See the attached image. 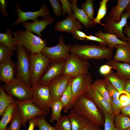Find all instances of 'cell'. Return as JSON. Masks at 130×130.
<instances>
[{
  "label": "cell",
  "instance_id": "6da1fadb",
  "mask_svg": "<svg viewBox=\"0 0 130 130\" xmlns=\"http://www.w3.org/2000/svg\"><path fill=\"white\" fill-rule=\"evenodd\" d=\"M71 108L93 124L99 126L104 124L103 116L98 107L86 94L78 97Z\"/></svg>",
  "mask_w": 130,
  "mask_h": 130
},
{
  "label": "cell",
  "instance_id": "7a4b0ae2",
  "mask_svg": "<svg viewBox=\"0 0 130 130\" xmlns=\"http://www.w3.org/2000/svg\"><path fill=\"white\" fill-rule=\"evenodd\" d=\"M70 52L85 60L91 59H106L110 60L113 55V49L100 44H75L72 46Z\"/></svg>",
  "mask_w": 130,
  "mask_h": 130
},
{
  "label": "cell",
  "instance_id": "3957f363",
  "mask_svg": "<svg viewBox=\"0 0 130 130\" xmlns=\"http://www.w3.org/2000/svg\"><path fill=\"white\" fill-rule=\"evenodd\" d=\"M14 35L18 45L22 46L30 53H41L46 46V42L45 40L34 35L29 30L15 31Z\"/></svg>",
  "mask_w": 130,
  "mask_h": 130
},
{
  "label": "cell",
  "instance_id": "277c9868",
  "mask_svg": "<svg viewBox=\"0 0 130 130\" xmlns=\"http://www.w3.org/2000/svg\"><path fill=\"white\" fill-rule=\"evenodd\" d=\"M17 61L16 64L17 78L27 86L31 87L29 55L23 46L18 45L16 50Z\"/></svg>",
  "mask_w": 130,
  "mask_h": 130
},
{
  "label": "cell",
  "instance_id": "5b68a950",
  "mask_svg": "<svg viewBox=\"0 0 130 130\" xmlns=\"http://www.w3.org/2000/svg\"><path fill=\"white\" fill-rule=\"evenodd\" d=\"M31 87L38 84L50 63L48 59L41 52L30 53L29 55Z\"/></svg>",
  "mask_w": 130,
  "mask_h": 130
},
{
  "label": "cell",
  "instance_id": "8992f818",
  "mask_svg": "<svg viewBox=\"0 0 130 130\" xmlns=\"http://www.w3.org/2000/svg\"><path fill=\"white\" fill-rule=\"evenodd\" d=\"M71 44H65L63 37L60 36L58 44L54 46L49 47L46 46L41 53L49 60L50 63L65 61L70 57Z\"/></svg>",
  "mask_w": 130,
  "mask_h": 130
},
{
  "label": "cell",
  "instance_id": "52a82bcc",
  "mask_svg": "<svg viewBox=\"0 0 130 130\" xmlns=\"http://www.w3.org/2000/svg\"><path fill=\"white\" fill-rule=\"evenodd\" d=\"M6 93L18 100L24 101L31 99L32 95V87L28 86L16 78L5 83L2 86Z\"/></svg>",
  "mask_w": 130,
  "mask_h": 130
},
{
  "label": "cell",
  "instance_id": "ba28073f",
  "mask_svg": "<svg viewBox=\"0 0 130 130\" xmlns=\"http://www.w3.org/2000/svg\"><path fill=\"white\" fill-rule=\"evenodd\" d=\"M72 98L70 109L79 97L86 94L92 82L91 74L88 72L72 78L71 79Z\"/></svg>",
  "mask_w": 130,
  "mask_h": 130
},
{
  "label": "cell",
  "instance_id": "9c48e42d",
  "mask_svg": "<svg viewBox=\"0 0 130 130\" xmlns=\"http://www.w3.org/2000/svg\"><path fill=\"white\" fill-rule=\"evenodd\" d=\"M90 65L86 60L72 53L65 61L63 74L72 78L88 72Z\"/></svg>",
  "mask_w": 130,
  "mask_h": 130
},
{
  "label": "cell",
  "instance_id": "30bf717a",
  "mask_svg": "<svg viewBox=\"0 0 130 130\" xmlns=\"http://www.w3.org/2000/svg\"><path fill=\"white\" fill-rule=\"evenodd\" d=\"M32 87V99L34 103L42 110L49 112L52 101L48 86L38 84Z\"/></svg>",
  "mask_w": 130,
  "mask_h": 130
},
{
  "label": "cell",
  "instance_id": "8fae6325",
  "mask_svg": "<svg viewBox=\"0 0 130 130\" xmlns=\"http://www.w3.org/2000/svg\"><path fill=\"white\" fill-rule=\"evenodd\" d=\"M15 103L19 110L23 119L22 126H26L27 122L37 116L46 115L48 112L44 111L34 104L32 98L24 101L15 100Z\"/></svg>",
  "mask_w": 130,
  "mask_h": 130
},
{
  "label": "cell",
  "instance_id": "7c38bea8",
  "mask_svg": "<svg viewBox=\"0 0 130 130\" xmlns=\"http://www.w3.org/2000/svg\"><path fill=\"white\" fill-rule=\"evenodd\" d=\"M130 17V13L126 11L121 16L120 21L116 22L107 16L104 26V31L106 33L116 35L122 41H130L129 38L124 35L123 31V28L127 24V19Z\"/></svg>",
  "mask_w": 130,
  "mask_h": 130
},
{
  "label": "cell",
  "instance_id": "4fadbf2b",
  "mask_svg": "<svg viewBox=\"0 0 130 130\" xmlns=\"http://www.w3.org/2000/svg\"><path fill=\"white\" fill-rule=\"evenodd\" d=\"M16 9L14 12L18 13V16L16 20L12 24V26L17 25L26 21L29 20H32L33 21L38 20L39 17L43 18L50 16L49 11L47 6L44 4L40 9L36 12L28 11L23 12L21 10L17 2L16 4Z\"/></svg>",
  "mask_w": 130,
  "mask_h": 130
},
{
  "label": "cell",
  "instance_id": "5bb4252c",
  "mask_svg": "<svg viewBox=\"0 0 130 130\" xmlns=\"http://www.w3.org/2000/svg\"><path fill=\"white\" fill-rule=\"evenodd\" d=\"M72 78L63 74L57 77L47 85L52 101L60 100L69 80Z\"/></svg>",
  "mask_w": 130,
  "mask_h": 130
},
{
  "label": "cell",
  "instance_id": "9a60e30c",
  "mask_svg": "<svg viewBox=\"0 0 130 130\" xmlns=\"http://www.w3.org/2000/svg\"><path fill=\"white\" fill-rule=\"evenodd\" d=\"M65 61L51 63L41 78L38 84L48 85L55 78L63 74Z\"/></svg>",
  "mask_w": 130,
  "mask_h": 130
},
{
  "label": "cell",
  "instance_id": "2e32d148",
  "mask_svg": "<svg viewBox=\"0 0 130 130\" xmlns=\"http://www.w3.org/2000/svg\"><path fill=\"white\" fill-rule=\"evenodd\" d=\"M103 114H113L111 104L103 98L92 87V84L86 94Z\"/></svg>",
  "mask_w": 130,
  "mask_h": 130
},
{
  "label": "cell",
  "instance_id": "e0dca14e",
  "mask_svg": "<svg viewBox=\"0 0 130 130\" xmlns=\"http://www.w3.org/2000/svg\"><path fill=\"white\" fill-rule=\"evenodd\" d=\"M54 28L58 31L68 32L73 34L76 30H82V26L72 15H69L64 20L56 23Z\"/></svg>",
  "mask_w": 130,
  "mask_h": 130
},
{
  "label": "cell",
  "instance_id": "ac0fdd59",
  "mask_svg": "<svg viewBox=\"0 0 130 130\" xmlns=\"http://www.w3.org/2000/svg\"><path fill=\"white\" fill-rule=\"evenodd\" d=\"M16 64L9 57L0 64V80L5 83L13 79L15 75Z\"/></svg>",
  "mask_w": 130,
  "mask_h": 130
},
{
  "label": "cell",
  "instance_id": "d6986e66",
  "mask_svg": "<svg viewBox=\"0 0 130 130\" xmlns=\"http://www.w3.org/2000/svg\"><path fill=\"white\" fill-rule=\"evenodd\" d=\"M54 20L53 17L49 16L43 18L41 20L38 19L32 22L26 21L21 24L26 29L36 34L38 36L41 38L42 32L48 25L53 23Z\"/></svg>",
  "mask_w": 130,
  "mask_h": 130
},
{
  "label": "cell",
  "instance_id": "ffe728a7",
  "mask_svg": "<svg viewBox=\"0 0 130 130\" xmlns=\"http://www.w3.org/2000/svg\"><path fill=\"white\" fill-rule=\"evenodd\" d=\"M77 1V0L71 1V8L73 12L72 15L83 25L85 29L92 26L93 23V22L89 19L83 10L78 7Z\"/></svg>",
  "mask_w": 130,
  "mask_h": 130
},
{
  "label": "cell",
  "instance_id": "44dd1931",
  "mask_svg": "<svg viewBox=\"0 0 130 130\" xmlns=\"http://www.w3.org/2000/svg\"><path fill=\"white\" fill-rule=\"evenodd\" d=\"M107 63L108 65L116 70V72L114 73L116 76L125 80L130 79V64L111 60Z\"/></svg>",
  "mask_w": 130,
  "mask_h": 130
},
{
  "label": "cell",
  "instance_id": "7402d4cb",
  "mask_svg": "<svg viewBox=\"0 0 130 130\" xmlns=\"http://www.w3.org/2000/svg\"><path fill=\"white\" fill-rule=\"evenodd\" d=\"M116 6L111 9L107 16L116 22L120 20L121 16L124 10L130 3V0H117Z\"/></svg>",
  "mask_w": 130,
  "mask_h": 130
},
{
  "label": "cell",
  "instance_id": "603a6c76",
  "mask_svg": "<svg viewBox=\"0 0 130 130\" xmlns=\"http://www.w3.org/2000/svg\"><path fill=\"white\" fill-rule=\"evenodd\" d=\"M68 116L72 130H82L89 121L83 116L71 109Z\"/></svg>",
  "mask_w": 130,
  "mask_h": 130
},
{
  "label": "cell",
  "instance_id": "cb8c5ba5",
  "mask_svg": "<svg viewBox=\"0 0 130 130\" xmlns=\"http://www.w3.org/2000/svg\"><path fill=\"white\" fill-rule=\"evenodd\" d=\"M95 36L102 39L107 43L108 47L113 49L118 45H127L130 43V41H122L114 34L103 32L99 30L95 33Z\"/></svg>",
  "mask_w": 130,
  "mask_h": 130
},
{
  "label": "cell",
  "instance_id": "d4e9b609",
  "mask_svg": "<svg viewBox=\"0 0 130 130\" xmlns=\"http://www.w3.org/2000/svg\"><path fill=\"white\" fill-rule=\"evenodd\" d=\"M116 48V52L113 60L130 64V43L127 45H118Z\"/></svg>",
  "mask_w": 130,
  "mask_h": 130
},
{
  "label": "cell",
  "instance_id": "484cf974",
  "mask_svg": "<svg viewBox=\"0 0 130 130\" xmlns=\"http://www.w3.org/2000/svg\"><path fill=\"white\" fill-rule=\"evenodd\" d=\"M11 28H7L5 33H0V44L8 47L14 51L16 50L18 44L14 37L12 36Z\"/></svg>",
  "mask_w": 130,
  "mask_h": 130
},
{
  "label": "cell",
  "instance_id": "4316f807",
  "mask_svg": "<svg viewBox=\"0 0 130 130\" xmlns=\"http://www.w3.org/2000/svg\"><path fill=\"white\" fill-rule=\"evenodd\" d=\"M15 103L13 97L6 93L2 86H0V116H2L10 104Z\"/></svg>",
  "mask_w": 130,
  "mask_h": 130
},
{
  "label": "cell",
  "instance_id": "83f0119b",
  "mask_svg": "<svg viewBox=\"0 0 130 130\" xmlns=\"http://www.w3.org/2000/svg\"><path fill=\"white\" fill-rule=\"evenodd\" d=\"M17 105L15 103L10 104L5 111L0 121V130H6L7 125L11 122Z\"/></svg>",
  "mask_w": 130,
  "mask_h": 130
},
{
  "label": "cell",
  "instance_id": "f1b7e54d",
  "mask_svg": "<svg viewBox=\"0 0 130 130\" xmlns=\"http://www.w3.org/2000/svg\"><path fill=\"white\" fill-rule=\"evenodd\" d=\"M114 120L116 130H124L130 127V118L122 114L116 115Z\"/></svg>",
  "mask_w": 130,
  "mask_h": 130
},
{
  "label": "cell",
  "instance_id": "f546056e",
  "mask_svg": "<svg viewBox=\"0 0 130 130\" xmlns=\"http://www.w3.org/2000/svg\"><path fill=\"white\" fill-rule=\"evenodd\" d=\"M64 107L63 104L60 100L52 101L50 105L52 110L50 119L51 123L58 120L61 116V112Z\"/></svg>",
  "mask_w": 130,
  "mask_h": 130
},
{
  "label": "cell",
  "instance_id": "4dcf8cb0",
  "mask_svg": "<svg viewBox=\"0 0 130 130\" xmlns=\"http://www.w3.org/2000/svg\"><path fill=\"white\" fill-rule=\"evenodd\" d=\"M71 79L69 81L66 88L60 99L64 105V107L63 109L64 112H67L70 109V105L72 99Z\"/></svg>",
  "mask_w": 130,
  "mask_h": 130
},
{
  "label": "cell",
  "instance_id": "1f68e13d",
  "mask_svg": "<svg viewBox=\"0 0 130 130\" xmlns=\"http://www.w3.org/2000/svg\"><path fill=\"white\" fill-rule=\"evenodd\" d=\"M11 123L6 130H20L22 125L23 119L17 106L14 112Z\"/></svg>",
  "mask_w": 130,
  "mask_h": 130
},
{
  "label": "cell",
  "instance_id": "d6a6232c",
  "mask_svg": "<svg viewBox=\"0 0 130 130\" xmlns=\"http://www.w3.org/2000/svg\"><path fill=\"white\" fill-rule=\"evenodd\" d=\"M92 85L103 98L111 104L110 96L106 88L104 79L97 80L92 84Z\"/></svg>",
  "mask_w": 130,
  "mask_h": 130
},
{
  "label": "cell",
  "instance_id": "836d02e7",
  "mask_svg": "<svg viewBox=\"0 0 130 130\" xmlns=\"http://www.w3.org/2000/svg\"><path fill=\"white\" fill-rule=\"evenodd\" d=\"M105 77L110 81L112 85L119 92L124 91L126 80L120 78L112 73Z\"/></svg>",
  "mask_w": 130,
  "mask_h": 130
},
{
  "label": "cell",
  "instance_id": "e575fe53",
  "mask_svg": "<svg viewBox=\"0 0 130 130\" xmlns=\"http://www.w3.org/2000/svg\"><path fill=\"white\" fill-rule=\"evenodd\" d=\"M109 0H103L99 3V6L96 17L93 21L95 25L98 24L104 26V24L101 22V20L106 15L107 11V3Z\"/></svg>",
  "mask_w": 130,
  "mask_h": 130
},
{
  "label": "cell",
  "instance_id": "d590c367",
  "mask_svg": "<svg viewBox=\"0 0 130 130\" xmlns=\"http://www.w3.org/2000/svg\"><path fill=\"white\" fill-rule=\"evenodd\" d=\"M57 121L54 127L56 130H72L68 116H61Z\"/></svg>",
  "mask_w": 130,
  "mask_h": 130
},
{
  "label": "cell",
  "instance_id": "8d00e7d4",
  "mask_svg": "<svg viewBox=\"0 0 130 130\" xmlns=\"http://www.w3.org/2000/svg\"><path fill=\"white\" fill-rule=\"evenodd\" d=\"M93 0H86L80 6L86 13L89 19L93 21L94 20V7Z\"/></svg>",
  "mask_w": 130,
  "mask_h": 130
},
{
  "label": "cell",
  "instance_id": "74e56055",
  "mask_svg": "<svg viewBox=\"0 0 130 130\" xmlns=\"http://www.w3.org/2000/svg\"><path fill=\"white\" fill-rule=\"evenodd\" d=\"M14 51L8 47L0 44V64L14 54Z\"/></svg>",
  "mask_w": 130,
  "mask_h": 130
},
{
  "label": "cell",
  "instance_id": "f35d334b",
  "mask_svg": "<svg viewBox=\"0 0 130 130\" xmlns=\"http://www.w3.org/2000/svg\"><path fill=\"white\" fill-rule=\"evenodd\" d=\"M104 79L106 88L110 95V100L119 97L120 95L119 92L112 85L110 81L106 78Z\"/></svg>",
  "mask_w": 130,
  "mask_h": 130
},
{
  "label": "cell",
  "instance_id": "ab89813d",
  "mask_svg": "<svg viewBox=\"0 0 130 130\" xmlns=\"http://www.w3.org/2000/svg\"><path fill=\"white\" fill-rule=\"evenodd\" d=\"M104 130H116L114 122V114H104Z\"/></svg>",
  "mask_w": 130,
  "mask_h": 130
},
{
  "label": "cell",
  "instance_id": "60d3db41",
  "mask_svg": "<svg viewBox=\"0 0 130 130\" xmlns=\"http://www.w3.org/2000/svg\"><path fill=\"white\" fill-rule=\"evenodd\" d=\"M37 120V126L39 130H56L54 127L49 124L43 116L36 117Z\"/></svg>",
  "mask_w": 130,
  "mask_h": 130
},
{
  "label": "cell",
  "instance_id": "b9f144b4",
  "mask_svg": "<svg viewBox=\"0 0 130 130\" xmlns=\"http://www.w3.org/2000/svg\"><path fill=\"white\" fill-rule=\"evenodd\" d=\"M119 97L110 100L112 111L116 115L119 114L122 108L120 104Z\"/></svg>",
  "mask_w": 130,
  "mask_h": 130
},
{
  "label": "cell",
  "instance_id": "7bdbcfd3",
  "mask_svg": "<svg viewBox=\"0 0 130 130\" xmlns=\"http://www.w3.org/2000/svg\"><path fill=\"white\" fill-rule=\"evenodd\" d=\"M120 95L119 99L121 104L123 107L130 104V94L124 91L119 92Z\"/></svg>",
  "mask_w": 130,
  "mask_h": 130
},
{
  "label": "cell",
  "instance_id": "ee69618b",
  "mask_svg": "<svg viewBox=\"0 0 130 130\" xmlns=\"http://www.w3.org/2000/svg\"><path fill=\"white\" fill-rule=\"evenodd\" d=\"M59 1L62 4V15L65 16V14L67 13L69 15H72L73 13L71 8V1L68 0H60Z\"/></svg>",
  "mask_w": 130,
  "mask_h": 130
},
{
  "label": "cell",
  "instance_id": "f6af8a7d",
  "mask_svg": "<svg viewBox=\"0 0 130 130\" xmlns=\"http://www.w3.org/2000/svg\"><path fill=\"white\" fill-rule=\"evenodd\" d=\"M49 2L55 15L57 16H59L62 14V9L59 1L57 0H50Z\"/></svg>",
  "mask_w": 130,
  "mask_h": 130
},
{
  "label": "cell",
  "instance_id": "bcb514c9",
  "mask_svg": "<svg viewBox=\"0 0 130 130\" xmlns=\"http://www.w3.org/2000/svg\"><path fill=\"white\" fill-rule=\"evenodd\" d=\"M112 68L108 65H104L100 67L99 71L101 74L105 76L111 73Z\"/></svg>",
  "mask_w": 130,
  "mask_h": 130
},
{
  "label": "cell",
  "instance_id": "7dc6e473",
  "mask_svg": "<svg viewBox=\"0 0 130 130\" xmlns=\"http://www.w3.org/2000/svg\"><path fill=\"white\" fill-rule=\"evenodd\" d=\"M86 39L87 40H91L97 41L99 42L100 45L104 46H106L108 45L107 42L103 39L91 35H87Z\"/></svg>",
  "mask_w": 130,
  "mask_h": 130
},
{
  "label": "cell",
  "instance_id": "c3c4849f",
  "mask_svg": "<svg viewBox=\"0 0 130 130\" xmlns=\"http://www.w3.org/2000/svg\"><path fill=\"white\" fill-rule=\"evenodd\" d=\"M7 2L5 0H0V10L3 15L9 18L6 11V7Z\"/></svg>",
  "mask_w": 130,
  "mask_h": 130
},
{
  "label": "cell",
  "instance_id": "681fc988",
  "mask_svg": "<svg viewBox=\"0 0 130 130\" xmlns=\"http://www.w3.org/2000/svg\"><path fill=\"white\" fill-rule=\"evenodd\" d=\"M73 35L74 38L81 40H84L87 36L85 33L79 30H76Z\"/></svg>",
  "mask_w": 130,
  "mask_h": 130
},
{
  "label": "cell",
  "instance_id": "f907efd6",
  "mask_svg": "<svg viewBox=\"0 0 130 130\" xmlns=\"http://www.w3.org/2000/svg\"><path fill=\"white\" fill-rule=\"evenodd\" d=\"M28 122L29 125L27 130H34L35 126H37V120L36 117L29 120Z\"/></svg>",
  "mask_w": 130,
  "mask_h": 130
},
{
  "label": "cell",
  "instance_id": "816d5d0a",
  "mask_svg": "<svg viewBox=\"0 0 130 130\" xmlns=\"http://www.w3.org/2000/svg\"><path fill=\"white\" fill-rule=\"evenodd\" d=\"M99 126L89 122L82 130H100Z\"/></svg>",
  "mask_w": 130,
  "mask_h": 130
},
{
  "label": "cell",
  "instance_id": "f5cc1de1",
  "mask_svg": "<svg viewBox=\"0 0 130 130\" xmlns=\"http://www.w3.org/2000/svg\"><path fill=\"white\" fill-rule=\"evenodd\" d=\"M121 111L122 114L130 118V104L123 107Z\"/></svg>",
  "mask_w": 130,
  "mask_h": 130
},
{
  "label": "cell",
  "instance_id": "db71d44e",
  "mask_svg": "<svg viewBox=\"0 0 130 130\" xmlns=\"http://www.w3.org/2000/svg\"><path fill=\"white\" fill-rule=\"evenodd\" d=\"M124 34L130 39V25L127 24L124 27Z\"/></svg>",
  "mask_w": 130,
  "mask_h": 130
},
{
  "label": "cell",
  "instance_id": "11a10c76",
  "mask_svg": "<svg viewBox=\"0 0 130 130\" xmlns=\"http://www.w3.org/2000/svg\"><path fill=\"white\" fill-rule=\"evenodd\" d=\"M124 91L130 94V80H127L124 88Z\"/></svg>",
  "mask_w": 130,
  "mask_h": 130
},
{
  "label": "cell",
  "instance_id": "9f6ffc18",
  "mask_svg": "<svg viewBox=\"0 0 130 130\" xmlns=\"http://www.w3.org/2000/svg\"><path fill=\"white\" fill-rule=\"evenodd\" d=\"M126 11L130 13V3L126 8Z\"/></svg>",
  "mask_w": 130,
  "mask_h": 130
},
{
  "label": "cell",
  "instance_id": "6f0895ef",
  "mask_svg": "<svg viewBox=\"0 0 130 130\" xmlns=\"http://www.w3.org/2000/svg\"><path fill=\"white\" fill-rule=\"evenodd\" d=\"M124 130H130V127L128 128L127 129H126Z\"/></svg>",
  "mask_w": 130,
  "mask_h": 130
}]
</instances>
